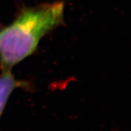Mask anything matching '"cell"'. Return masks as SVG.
<instances>
[{"mask_svg": "<svg viewBox=\"0 0 131 131\" xmlns=\"http://www.w3.org/2000/svg\"><path fill=\"white\" fill-rule=\"evenodd\" d=\"M65 4L58 1L19 10L14 20L0 29V69L12 71L37 51L42 38L63 24Z\"/></svg>", "mask_w": 131, "mask_h": 131, "instance_id": "1", "label": "cell"}, {"mask_svg": "<svg viewBox=\"0 0 131 131\" xmlns=\"http://www.w3.org/2000/svg\"><path fill=\"white\" fill-rule=\"evenodd\" d=\"M31 84L27 81L18 80L12 71H2L0 74V118L3 114L11 94L17 88L28 89Z\"/></svg>", "mask_w": 131, "mask_h": 131, "instance_id": "2", "label": "cell"}]
</instances>
